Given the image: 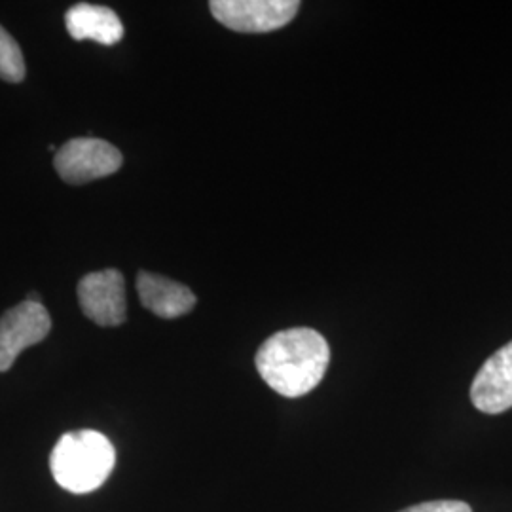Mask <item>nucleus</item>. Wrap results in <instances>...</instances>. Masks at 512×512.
<instances>
[{
  "mask_svg": "<svg viewBox=\"0 0 512 512\" xmlns=\"http://www.w3.org/2000/svg\"><path fill=\"white\" fill-rule=\"evenodd\" d=\"M256 370L275 393L298 399L323 382L330 348L317 330L296 327L279 330L256 351Z\"/></svg>",
  "mask_w": 512,
  "mask_h": 512,
  "instance_id": "f257e3e1",
  "label": "nucleus"
},
{
  "mask_svg": "<svg viewBox=\"0 0 512 512\" xmlns=\"http://www.w3.org/2000/svg\"><path fill=\"white\" fill-rule=\"evenodd\" d=\"M116 463V450L103 433L82 429L63 435L50 456L55 482L71 494H90L101 488Z\"/></svg>",
  "mask_w": 512,
  "mask_h": 512,
  "instance_id": "f03ea898",
  "label": "nucleus"
},
{
  "mask_svg": "<svg viewBox=\"0 0 512 512\" xmlns=\"http://www.w3.org/2000/svg\"><path fill=\"white\" fill-rule=\"evenodd\" d=\"M211 14L236 33H272L293 21L298 0H213Z\"/></svg>",
  "mask_w": 512,
  "mask_h": 512,
  "instance_id": "7ed1b4c3",
  "label": "nucleus"
},
{
  "mask_svg": "<svg viewBox=\"0 0 512 512\" xmlns=\"http://www.w3.org/2000/svg\"><path fill=\"white\" fill-rule=\"evenodd\" d=\"M124 164L122 152L101 139H71L55 154V171L69 184L105 179Z\"/></svg>",
  "mask_w": 512,
  "mask_h": 512,
  "instance_id": "20e7f679",
  "label": "nucleus"
},
{
  "mask_svg": "<svg viewBox=\"0 0 512 512\" xmlns=\"http://www.w3.org/2000/svg\"><path fill=\"white\" fill-rule=\"evenodd\" d=\"M50 329V313L35 294L6 311L0 317V372L10 370L19 353L40 344Z\"/></svg>",
  "mask_w": 512,
  "mask_h": 512,
  "instance_id": "39448f33",
  "label": "nucleus"
},
{
  "mask_svg": "<svg viewBox=\"0 0 512 512\" xmlns=\"http://www.w3.org/2000/svg\"><path fill=\"white\" fill-rule=\"evenodd\" d=\"M78 302L84 315L99 327H118L126 321V281L118 270L84 275L78 283Z\"/></svg>",
  "mask_w": 512,
  "mask_h": 512,
  "instance_id": "423d86ee",
  "label": "nucleus"
},
{
  "mask_svg": "<svg viewBox=\"0 0 512 512\" xmlns=\"http://www.w3.org/2000/svg\"><path fill=\"white\" fill-rule=\"evenodd\" d=\"M471 401L484 414L512 408V342L495 351L478 370L471 385Z\"/></svg>",
  "mask_w": 512,
  "mask_h": 512,
  "instance_id": "0eeeda50",
  "label": "nucleus"
},
{
  "mask_svg": "<svg viewBox=\"0 0 512 512\" xmlns=\"http://www.w3.org/2000/svg\"><path fill=\"white\" fill-rule=\"evenodd\" d=\"M137 291L141 304L164 319H177L186 315L198 302L196 294L183 283L152 272L137 275Z\"/></svg>",
  "mask_w": 512,
  "mask_h": 512,
  "instance_id": "6e6552de",
  "label": "nucleus"
},
{
  "mask_svg": "<svg viewBox=\"0 0 512 512\" xmlns=\"http://www.w3.org/2000/svg\"><path fill=\"white\" fill-rule=\"evenodd\" d=\"M67 31L74 40H93L105 46H114L124 37V25L114 10L80 2L65 14Z\"/></svg>",
  "mask_w": 512,
  "mask_h": 512,
  "instance_id": "1a4fd4ad",
  "label": "nucleus"
},
{
  "mask_svg": "<svg viewBox=\"0 0 512 512\" xmlns=\"http://www.w3.org/2000/svg\"><path fill=\"white\" fill-rule=\"evenodd\" d=\"M25 78V59L18 42L0 25V80L18 84Z\"/></svg>",
  "mask_w": 512,
  "mask_h": 512,
  "instance_id": "9d476101",
  "label": "nucleus"
},
{
  "mask_svg": "<svg viewBox=\"0 0 512 512\" xmlns=\"http://www.w3.org/2000/svg\"><path fill=\"white\" fill-rule=\"evenodd\" d=\"M399 512H473V509L465 501L456 499H440V501H427L414 507H408Z\"/></svg>",
  "mask_w": 512,
  "mask_h": 512,
  "instance_id": "9b49d317",
  "label": "nucleus"
}]
</instances>
